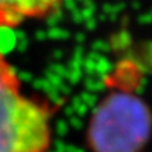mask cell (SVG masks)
Wrapping results in <instances>:
<instances>
[{"mask_svg":"<svg viewBox=\"0 0 152 152\" xmlns=\"http://www.w3.org/2000/svg\"><path fill=\"white\" fill-rule=\"evenodd\" d=\"M52 109L23 93L16 69L0 52V152H49Z\"/></svg>","mask_w":152,"mask_h":152,"instance_id":"cell-1","label":"cell"},{"mask_svg":"<svg viewBox=\"0 0 152 152\" xmlns=\"http://www.w3.org/2000/svg\"><path fill=\"white\" fill-rule=\"evenodd\" d=\"M152 135V111L137 94L115 92L99 104L87 125L92 152H141Z\"/></svg>","mask_w":152,"mask_h":152,"instance_id":"cell-2","label":"cell"},{"mask_svg":"<svg viewBox=\"0 0 152 152\" xmlns=\"http://www.w3.org/2000/svg\"><path fill=\"white\" fill-rule=\"evenodd\" d=\"M62 0H0V28H17L54 14Z\"/></svg>","mask_w":152,"mask_h":152,"instance_id":"cell-3","label":"cell"}]
</instances>
